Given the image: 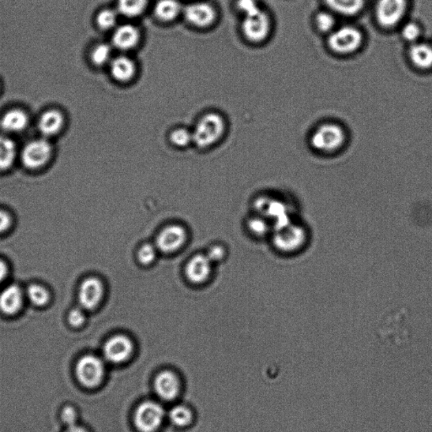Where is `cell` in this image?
I'll return each instance as SVG.
<instances>
[{
	"mask_svg": "<svg viewBox=\"0 0 432 432\" xmlns=\"http://www.w3.org/2000/svg\"><path fill=\"white\" fill-rule=\"evenodd\" d=\"M170 419L172 423L178 426H185L189 424L193 419V415L189 409L185 407H176L170 412Z\"/></svg>",
	"mask_w": 432,
	"mask_h": 432,
	"instance_id": "cell-27",
	"label": "cell"
},
{
	"mask_svg": "<svg viewBox=\"0 0 432 432\" xmlns=\"http://www.w3.org/2000/svg\"><path fill=\"white\" fill-rule=\"evenodd\" d=\"M104 373L103 362L92 355L82 356L75 366L77 380L88 389H94L99 386L103 381Z\"/></svg>",
	"mask_w": 432,
	"mask_h": 432,
	"instance_id": "cell-6",
	"label": "cell"
},
{
	"mask_svg": "<svg viewBox=\"0 0 432 432\" xmlns=\"http://www.w3.org/2000/svg\"><path fill=\"white\" fill-rule=\"evenodd\" d=\"M315 21H316L318 29L322 32L333 31L334 25L336 23V18L329 12L318 13Z\"/></svg>",
	"mask_w": 432,
	"mask_h": 432,
	"instance_id": "cell-30",
	"label": "cell"
},
{
	"mask_svg": "<svg viewBox=\"0 0 432 432\" xmlns=\"http://www.w3.org/2000/svg\"><path fill=\"white\" fill-rule=\"evenodd\" d=\"M65 432H89L85 427L75 424L74 426L67 427Z\"/></svg>",
	"mask_w": 432,
	"mask_h": 432,
	"instance_id": "cell-40",
	"label": "cell"
},
{
	"mask_svg": "<svg viewBox=\"0 0 432 432\" xmlns=\"http://www.w3.org/2000/svg\"><path fill=\"white\" fill-rule=\"evenodd\" d=\"M84 309L82 308H74L70 311L69 316H68V321L70 325L74 328H79L84 325L85 321V315L84 313Z\"/></svg>",
	"mask_w": 432,
	"mask_h": 432,
	"instance_id": "cell-35",
	"label": "cell"
},
{
	"mask_svg": "<svg viewBox=\"0 0 432 432\" xmlns=\"http://www.w3.org/2000/svg\"><path fill=\"white\" fill-rule=\"evenodd\" d=\"M165 415L164 409L155 402H145L136 409L135 426L141 432H154L161 426Z\"/></svg>",
	"mask_w": 432,
	"mask_h": 432,
	"instance_id": "cell-8",
	"label": "cell"
},
{
	"mask_svg": "<svg viewBox=\"0 0 432 432\" xmlns=\"http://www.w3.org/2000/svg\"><path fill=\"white\" fill-rule=\"evenodd\" d=\"M178 378L172 371H165L157 376L155 380V389L158 395L165 400L175 399L179 393Z\"/></svg>",
	"mask_w": 432,
	"mask_h": 432,
	"instance_id": "cell-17",
	"label": "cell"
},
{
	"mask_svg": "<svg viewBox=\"0 0 432 432\" xmlns=\"http://www.w3.org/2000/svg\"><path fill=\"white\" fill-rule=\"evenodd\" d=\"M156 249L152 244H145L138 251V261L144 265L152 264L156 257Z\"/></svg>",
	"mask_w": 432,
	"mask_h": 432,
	"instance_id": "cell-32",
	"label": "cell"
},
{
	"mask_svg": "<svg viewBox=\"0 0 432 432\" xmlns=\"http://www.w3.org/2000/svg\"><path fill=\"white\" fill-rule=\"evenodd\" d=\"M16 157V144L10 138L0 135V171L12 167Z\"/></svg>",
	"mask_w": 432,
	"mask_h": 432,
	"instance_id": "cell-23",
	"label": "cell"
},
{
	"mask_svg": "<svg viewBox=\"0 0 432 432\" xmlns=\"http://www.w3.org/2000/svg\"><path fill=\"white\" fill-rule=\"evenodd\" d=\"M307 234V229L303 225L288 219L276 225L274 244L281 253L294 255L305 245Z\"/></svg>",
	"mask_w": 432,
	"mask_h": 432,
	"instance_id": "cell-1",
	"label": "cell"
},
{
	"mask_svg": "<svg viewBox=\"0 0 432 432\" xmlns=\"http://www.w3.org/2000/svg\"><path fill=\"white\" fill-rule=\"evenodd\" d=\"M52 147L46 140H36L28 143L22 150L21 160L29 169H39L50 160Z\"/></svg>",
	"mask_w": 432,
	"mask_h": 432,
	"instance_id": "cell-9",
	"label": "cell"
},
{
	"mask_svg": "<svg viewBox=\"0 0 432 432\" xmlns=\"http://www.w3.org/2000/svg\"><path fill=\"white\" fill-rule=\"evenodd\" d=\"M148 0H118L119 12L123 16L134 18L144 12Z\"/></svg>",
	"mask_w": 432,
	"mask_h": 432,
	"instance_id": "cell-25",
	"label": "cell"
},
{
	"mask_svg": "<svg viewBox=\"0 0 432 432\" xmlns=\"http://www.w3.org/2000/svg\"><path fill=\"white\" fill-rule=\"evenodd\" d=\"M345 138L343 127L336 123H325L315 130L311 144L318 152L332 153L342 147Z\"/></svg>",
	"mask_w": 432,
	"mask_h": 432,
	"instance_id": "cell-4",
	"label": "cell"
},
{
	"mask_svg": "<svg viewBox=\"0 0 432 432\" xmlns=\"http://www.w3.org/2000/svg\"><path fill=\"white\" fill-rule=\"evenodd\" d=\"M28 296L33 305L43 307L50 300V295L47 289L42 285L32 284L28 289Z\"/></svg>",
	"mask_w": 432,
	"mask_h": 432,
	"instance_id": "cell-26",
	"label": "cell"
},
{
	"mask_svg": "<svg viewBox=\"0 0 432 432\" xmlns=\"http://www.w3.org/2000/svg\"><path fill=\"white\" fill-rule=\"evenodd\" d=\"M118 21V16L114 10H103L96 17V23L101 29L108 30L114 28Z\"/></svg>",
	"mask_w": 432,
	"mask_h": 432,
	"instance_id": "cell-29",
	"label": "cell"
},
{
	"mask_svg": "<svg viewBox=\"0 0 432 432\" xmlns=\"http://www.w3.org/2000/svg\"><path fill=\"white\" fill-rule=\"evenodd\" d=\"M212 262L220 261L225 256V249L221 246H213L210 247L206 255Z\"/></svg>",
	"mask_w": 432,
	"mask_h": 432,
	"instance_id": "cell-37",
	"label": "cell"
},
{
	"mask_svg": "<svg viewBox=\"0 0 432 432\" xmlns=\"http://www.w3.org/2000/svg\"><path fill=\"white\" fill-rule=\"evenodd\" d=\"M65 125V116L61 112L51 109L44 112L39 120V129L44 136L52 137L58 134Z\"/></svg>",
	"mask_w": 432,
	"mask_h": 432,
	"instance_id": "cell-18",
	"label": "cell"
},
{
	"mask_svg": "<svg viewBox=\"0 0 432 432\" xmlns=\"http://www.w3.org/2000/svg\"><path fill=\"white\" fill-rule=\"evenodd\" d=\"M184 14L191 25L197 28H207L216 19L215 9L208 3L198 2L186 7Z\"/></svg>",
	"mask_w": 432,
	"mask_h": 432,
	"instance_id": "cell-13",
	"label": "cell"
},
{
	"mask_svg": "<svg viewBox=\"0 0 432 432\" xmlns=\"http://www.w3.org/2000/svg\"><path fill=\"white\" fill-rule=\"evenodd\" d=\"M243 32L251 43H261L267 39L271 29L270 19L258 6L244 12Z\"/></svg>",
	"mask_w": 432,
	"mask_h": 432,
	"instance_id": "cell-3",
	"label": "cell"
},
{
	"mask_svg": "<svg viewBox=\"0 0 432 432\" xmlns=\"http://www.w3.org/2000/svg\"><path fill=\"white\" fill-rule=\"evenodd\" d=\"M409 58L419 69L430 70L432 68V47L423 43H413L409 50Z\"/></svg>",
	"mask_w": 432,
	"mask_h": 432,
	"instance_id": "cell-21",
	"label": "cell"
},
{
	"mask_svg": "<svg viewBox=\"0 0 432 432\" xmlns=\"http://www.w3.org/2000/svg\"><path fill=\"white\" fill-rule=\"evenodd\" d=\"M401 34L402 37L407 42L415 43L418 41L420 34H422V30L415 22H409V23L404 25Z\"/></svg>",
	"mask_w": 432,
	"mask_h": 432,
	"instance_id": "cell-33",
	"label": "cell"
},
{
	"mask_svg": "<svg viewBox=\"0 0 432 432\" xmlns=\"http://www.w3.org/2000/svg\"><path fill=\"white\" fill-rule=\"evenodd\" d=\"M11 225V218L8 213L0 210V233L8 230Z\"/></svg>",
	"mask_w": 432,
	"mask_h": 432,
	"instance_id": "cell-38",
	"label": "cell"
},
{
	"mask_svg": "<svg viewBox=\"0 0 432 432\" xmlns=\"http://www.w3.org/2000/svg\"><path fill=\"white\" fill-rule=\"evenodd\" d=\"M249 227L251 232H253L256 235H264L268 230V225H267L265 221L259 218H254L249 220Z\"/></svg>",
	"mask_w": 432,
	"mask_h": 432,
	"instance_id": "cell-36",
	"label": "cell"
},
{
	"mask_svg": "<svg viewBox=\"0 0 432 432\" xmlns=\"http://www.w3.org/2000/svg\"><path fill=\"white\" fill-rule=\"evenodd\" d=\"M212 263L206 255H195L186 266L185 273L187 279L194 284L205 282L212 272Z\"/></svg>",
	"mask_w": 432,
	"mask_h": 432,
	"instance_id": "cell-14",
	"label": "cell"
},
{
	"mask_svg": "<svg viewBox=\"0 0 432 432\" xmlns=\"http://www.w3.org/2000/svg\"><path fill=\"white\" fill-rule=\"evenodd\" d=\"M133 351V344L125 336H115L104 345L105 358L112 363H121L130 358Z\"/></svg>",
	"mask_w": 432,
	"mask_h": 432,
	"instance_id": "cell-12",
	"label": "cell"
},
{
	"mask_svg": "<svg viewBox=\"0 0 432 432\" xmlns=\"http://www.w3.org/2000/svg\"><path fill=\"white\" fill-rule=\"evenodd\" d=\"M181 11V6L176 0H160L156 3L155 14L163 21H174Z\"/></svg>",
	"mask_w": 432,
	"mask_h": 432,
	"instance_id": "cell-24",
	"label": "cell"
},
{
	"mask_svg": "<svg viewBox=\"0 0 432 432\" xmlns=\"http://www.w3.org/2000/svg\"><path fill=\"white\" fill-rule=\"evenodd\" d=\"M362 41V33L359 29L355 26L344 25L332 32L329 45L337 54H349L359 50Z\"/></svg>",
	"mask_w": 432,
	"mask_h": 432,
	"instance_id": "cell-5",
	"label": "cell"
},
{
	"mask_svg": "<svg viewBox=\"0 0 432 432\" xmlns=\"http://www.w3.org/2000/svg\"><path fill=\"white\" fill-rule=\"evenodd\" d=\"M92 61L96 65H104L112 58V48L107 43L97 45L92 52Z\"/></svg>",
	"mask_w": 432,
	"mask_h": 432,
	"instance_id": "cell-28",
	"label": "cell"
},
{
	"mask_svg": "<svg viewBox=\"0 0 432 432\" xmlns=\"http://www.w3.org/2000/svg\"><path fill=\"white\" fill-rule=\"evenodd\" d=\"M407 9L408 0H378L376 18L382 28H392L403 20Z\"/></svg>",
	"mask_w": 432,
	"mask_h": 432,
	"instance_id": "cell-7",
	"label": "cell"
},
{
	"mask_svg": "<svg viewBox=\"0 0 432 432\" xmlns=\"http://www.w3.org/2000/svg\"><path fill=\"white\" fill-rule=\"evenodd\" d=\"M170 141L174 145L183 147V146H187L191 141H193V137H192V133L189 130L178 129L172 131L170 135Z\"/></svg>",
	"mask_w": 432,
	"mask_h": 432,
	"instance_id": "cell-31",
	"label": "cell"
},
{
	"mask_svg": "<svg viewBox=\"0 0 432 432\" xmlns=\"http://www.w3.org/2000/svg\"><path fill=\"white\" fill-rule=\"evenodd\" d=\"M110 71L112 76L116 81L126 82L134 76L136 73V65L130 58L126 56H119L112 60Z\"/></svg>",
	"mask_w": 432,
	"mask_h": 432,
	"instance_id": "cell-20",
	"label": "cell"
},
{
	"mask_svg": "<svg viewBox=\"0 0 432 432\" xmlns=\"http://www.w3.org/2000/svg\"><path fill=\"white\" fill-rule=\"evenodd\" d=\"M103 282L96 277H90L81 283L79 290V302L82 309L93 310L99 305L103 298Z\"/></svg>",
	"mask_w": 432,
	"mask_h": 432,
	"instance_id": "cell-10",
	"label": "cell"
},
{
	"mask_svg": "<svg viewBox=\"0 0 432 432\" xmlns=\"http://www.w3.org/2000/svg\"><path fill=\"white\" fill-rule=\"evenodd\" d=\"M23 304V292L17 285H10L0 293V310L7 315L20 311Z\"/></svg>",
	"mask_w": 432,
	"mask_h": 432,
	"instance_id": "cell-15",
	"label": "cell"
},
{
	"mask_svg": "<svg viewBox=\"0 0 432 432\" xmlns=\"http://www.w3.org/2000/svg\"><path fill=\"white\" fill-rule=\"evenodd\" d=\"M333 12L344 17H354L362 10L365 0H325Z\"/></svg>",
	"mask_w": 432,
	"mask_h": 432,
	"instance_id": "cell-22",
	"label": "cell"
},
{
	"mask_svg": "<svg viewBox=\"0 0 432 432\" xmlns=\"http://www.w3.org/2000/svg\"><path fill=\"white\" fill-rule=\"evenodd\" d=\"M187 238L186 231L181 225H170L163 229L156 238V249L164 254H171L178 250Z\"/></svg>",
	"mask_w": 432,
	"mask_h": 432,
	"instance_id": "cell-11",
	"label": "cell"
},
{
	"mask_svg": "<svg viewBox=\"0 0 432 432\" xmlns=\"http://www.w3.org/2000/svg\"><path fill=\"white\" fill-rule=\"evenodd\" d=\"M8 266L6 263L0 259V283H2L6 280L7 276H8Z\"/></svg>",
	"mask_w": 432,
	"mask_h": 432,
	"instance_id": "cell-39",
	"label": "cell"
},
{
	"mask_svg": "<svg viewBox=\"0 0 432 432\" xmlns=\"http://www.w3.org/2000/svg\"><path fill=\"white\" fill-rule=\"evenodd\" d=\"M225 127L223 116L216 112H209L203 116L195 126L194 132L192 133L193 142L198 147H209L216 144L223 136Z\"/></svg>",
	"mask_w": 432,
	"mask_h": 432,
	"instance_id": "cell-2",
	"label": "cell"
},
{
	"mask_svg": "<svg viewBox=\"0 0 432 432\" xmlns=\"http://www.w3.org/2000/svg\"><path fill=\"white\" fill-rule=\"evenodd\" d=\"M29 118L25 111L21 109H11L3 115L0 120V126L6 132L18 133L28 127Z\"/></svg>",
	"mask_w": 432,
	"mask_h": 432,
	"instance_id": "cell-19",
	"label": "cell"
},
{
	"mask_svg": "<svg viewBox=\"0 0 432 432\" xmlns=\"http://www.w3.org/2000/svg\"><path fill=\"white\" fill-rule=\"evenodd\" d=\"M140 41V32L134 25L126 24L119 26L112 35V44L120 50H132Z\"/></svg>",
	"mask_w": 432,
	"mask_h": 432,
	"instance_id": "cell-16",
	"label": "cell"
},
{
	"mask_svg": "<svg viewBox=\"0 0 432 432\" xmlns=\"http://www.w3.org/2000/svg\"><path fill=\"white\" fill-rule=\"evenodd\" d=\"M60 417L67 427L74 426L78 424V412L72 405H65L62 409Z\"/></svg>",
	"mask_w": 432,
	"mask_h": 432,
	"instance_id": "cell-34",
	"label": "cell"
}]
</instances>
